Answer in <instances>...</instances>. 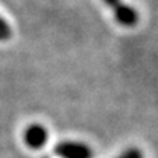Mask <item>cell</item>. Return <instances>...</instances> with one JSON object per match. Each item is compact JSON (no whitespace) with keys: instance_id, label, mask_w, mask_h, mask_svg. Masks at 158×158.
I'll return each mask as SVG.
<instances>
[{"instance_id":"6da1fadb","label":"cell","mask_w":158,"mask_h":158,"mask_svg":"<svg viewBox=\"0 0 158 158\" xmlns=\"http://www.w3.org/2000/svg\"><path fill=\"white\" fill-rule=\"evenodd\" d=\"M55 154L59 158H93V148L85 143L76 140H64L55 146Z\"/></svg>"},{"instance_id":"7a4b0ae2","label":"cell","mask_w":158,"mask_h":158,"mask_svg":"<svg viewBox=\"0 0 158 158\" xmlns=\"http://www.w3.org/2000/svg\"><path fill=\"white\" fill-rule=\"evenodd\" d=\"M104 3L109 7L116 21L123 27H134L139 21V13L134 7L123 3V0H104Z\"/></svg>"},{"instance_id":"3957f363","label":"cell","mask_w":158,"mask_h":158,"mask_svg":"<svg viewBox=\"0 0 158 158\" xmlns=\"http://www.w3.org/2000/svg\"><path fill=\"white\" fill-rule=\"evenodd\" d=\"M24 141L30 148L41 150L48 141V130L39 123H32L24 131Z\"/></svg>"},{"instance_id":"277c9868","label":"cell","mask_w":158,"mask_h":158,"mask_svg":"<svg viewBox=\"0 0 158 158\" xmlns=\"http://www.w3.org/2000/svg\"><path fill=\"white\" fill-rule=\"evenodd\" d=\"M11 38V27L10 24L0 15V42H6Z\"/></svg>"},{"instance_id":"5b68a950","label":"cell","mask_w":158,"mask_h":158,"mask_svg":"<svg viewBox=\"0 0 158 158\" xmlns=\"http://www.w3.org/2000/svg\"><path fill=\"white\" fill-rule=\"evenodd\" d=\"M116 158H144V154L137 147H129L123 152H120Z\"/></svg>"}]
</instances>
